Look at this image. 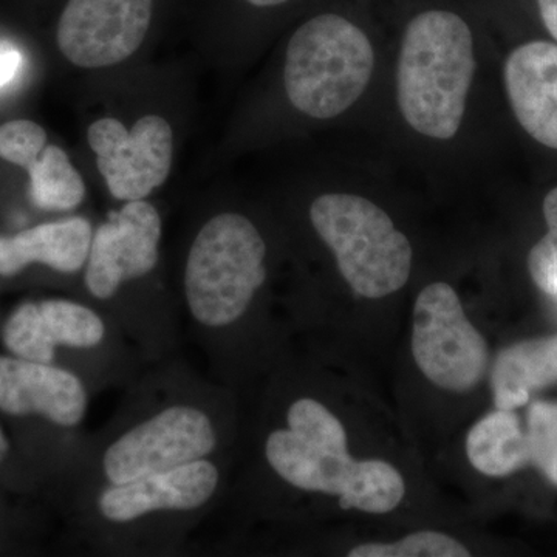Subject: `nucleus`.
Listing matches in <instances>:
<instances>
[{
    "label": "nucleus",
    "mask_w": 557,
    "mask_h": 557,
    "mask_svg": "<svg viewBox=\"0 0 557 557\" xmlns=\"http://www.w3.org/2000/svg\"><path fill=\"white\" fill-rule=\"evenodd\" d=\"M106 336L97 311L69 299L25 300L3 322L0 339L14 357L54 364L58 348H94Z\"/></svg>",
    "instance_id": "obj_11"
},
{
    "label": "nucleus",
    "mask_w": 557,
    "mask_h": 557,
    "mask_svg": "<svg viewBox=\"0 0 557 557\" xmlns=\"http://www.w3.org/2000/svg\"><path fill=\"white\" fill-rule=\"evenodd\" d=\"M552 296H557V273H556L555 282H553Z\"/></svg>",
    "instance_id": "obj_27"
},
{
    "label": "nucleus",
    "mask_w": 557,
    "mask_h": 557,
    "mask_svg": "<svg viewBox=\"0 0 557 557\" xmlns=\"http://www.w3.org/2000/svg\"><path fill=\"white\" fill-rule=\"evenodd\" d=\"M310 220L357 295L381 299L405 287L412 247L373 201L354 194H324L311 203Z\"/></svg>",
    "instance_id": "obj_5"
},
{
    "label": "nucleus",
    "mask_w": 557,
    "mask_h": 557,
    "mask_svg": "<svg viewBox=\"0 0 557 557\" xmlns=\"http://www.w3.org/2000/svg\"><path fill=\"white\" fill-rule=\"evenodd\" d=\"M469 549L456 539L437 533L420 531L395 542V544H364L351 549L350 557H468Z\"/></svg>",
    "instance_id": "obj_19"
},
{
    "label": "nucleus",
    "mask_w": 557,
    "mask_h": 557,
    "mask_svg": "<svg viewBox=\"0 0 557 557\" xmlns=\"http://www.w3.org/2000/svg\"><path fill=\"white\" fill-rule=\"evenodd\" d=\"M467 454L472 467L490 478H504L530 463L527 432L512 410L497 409L474 424Z\"/></svg>",
    "instance_id": "obj_17"
},
{
    "label": "nucleus",
    "mask_w": 557,
    "mask_h": 557,
    "mask_svg": "<svg viewBox=\"0 0 557 557\" xmlns=\"http://www.w3.org/2000/svg\"><path fill=\"white\" fill-rule=\"evenodd\" d=\"M98 171L116 200H145L171 174L174 134L159 115H146L126 129L121 121L101 119L87 131Z\"/></svg>",
    "instance_id": "obj_8"
},
{
    "label": "nucleus",
    "mask_w": 557,
    "mask_h": 557,
    "mask_svg": "<svg viewBox=\"0 0 557 557\" xmlns=\"http://www.w3.org/2000/svg\"><path fill=\"white\" fill-rule=\"evenodd\" d=\"M267 245L251 220L223 212L205 223L185 267L190 314L209 329L244 317L267 277Z\"/></svg>",
    "instance_id": "obj_4"
},
{
    "label": "nucleus",
    "mask_w": 557,
    "mask_h": 557,
    "mask_svg": "<svg viewBox=\"0 0 557 557\" xmlns=\"http://www.w3.org/2000/svg\"><path fill=\"white\" fill-rule=\"evenodd\" d=\"M160 212L145 200L127 201L91 237L84 282L90 295L108 300L121 285L148 276L159 263Z\"/></svg>",
    "instance_id": "obj_10"
},
{
    "label": "nucleus",
    "mask_w": 557,
    "mask_h": 557,
    "mask_svg": "<svg viewBox=\"0 0 557 557\" xmlns=\"http://www.w3.org/2000/svg\"><path fill=\"white\" fill-rule=\"evenodd\" d=\"M530 461L557 485V403H534L528 416Z\"/></svg>",
    "instance_id": "obj_20"
},
{
    "label": "nucleus",
    "mask_w": 557,
    "mask_h": 557,
    "mask_svg": "<svg viewBox=\"0 0 557 557\" xmlns=\"http://www.w3.org/2000/svg\"><path fill=\"white\" fill-rule=\"evenodd\" d=\"M47 146V132L30 120H13L0 126V159L24 168L38 159Z\"/></svg>",
    "instance_id": "obj_21"
},
{
    "label": "nucleus",
    "mask_w": 557,
    "mask_h": 557,
    "mask_svg": "<svg viewBox=\"0 0 557 557\" xmlns=\"http://www.w3.org/2000/svg\"><path fill=\"white\" fill-rule=\"evenodd\" d=\"M10 458L11 443L9 435L5 434V429H3L2 423H0V469L5 467V463H9Z\"/></svg>",
    "instance_id": "obj_25"
},
{
    "label": "nucleus",
    "mask_w": 557,
    "mask_h": 557,
    "mask_svg": "<svg viewBox=\"0 0 557 557\" xmlns=\"http://www.w3.org/2000/svg\"><path fill=\"white\" fill-rule=\"evenodd\" d=\"M215 445L218 435L207 412L170 406L115 440L102 457V471L110 485H123L207 458Z\"/></svg>",
    "instance_id": "obj_7"
},
{
    "label": "nucleus",
    "mask_w": 557,
    "mask_h": 557,
    "mask_svg": "<svg viewBox=\"0 0 557 557\" xmlns=\"http://www.w3.org/2000/svg\"><path fill=\"white\" fill-rule=\"evenodd\" d=\"M537 5L545 27L557 40V0H537Z\"/></svg>",
    "instance_id": "obj_24"
},
{
    "label": "nucleus",
    "mask_w": 557,
    "mask_h": 557,
    "mask_svg": "<svg viewBox=\"0 0 557 557\" xmlns=\"http://www.w3.org/2000/svg\"><path fill=\"white\" fill-rule=\"evenodd\" d=\"M412 354L426 379L446 391L478 386L487 366L486 341L445 282L421 289L413 307Z\"/></svg>",
    "instance_id": "obj_6"
},
{
    "label": "nucleus",
    "mask_w": 557,
    "mask_h": 557,
    "mask_svg": "<svg viewBox=\"0 0 557 557\" xmlns=\"http://www.w3.org/2000/svg\"><path fill=\"white\" fill-rule=\"evenodd\" d=\"M557 381V335L523 341L500 351L493 369L497 409L515 410L530 401L531 394Z\"/></svg>",
    "instance_id": "obj_16"
},
{
    "label": "nucleus",
    "mask_w": 557,
    "mask_h": 557,
    "mask_svg": "<svg viewBox=\"0 0 557 557\" xmlns=\"http://www.w3.org/2000/svg\"><path fill=\"white\" fill-rule=\"evenodd\" d=\"M220 472L207 458L183 467L110 485L98 498L102 518L129 523L152 512L194 511L207 505L218 491Z\"/></svg>",
    "instance_id": "obj_13"
},
{
    "label": "nucleus",
    "mask_w": 557,
    "mask_h": 557,
    "mask_svg": "<svg viewBox=\"0 0 557 557\" xmlns=\"http://www.w3.org/2000/svg\"><path fill=\"white\" fill-rule=\"evenodd\" d=\"M505 84L512 112L530 137L557 149V46L534 40L509 54Z\"/></svg>",
    "instance_id": "obj_14"
},
{
    "label": "nucleus",
    "mask_w": 557,
    "mask_h": 557,
    "mask_svg": "<svg viewBox=\"0 0 557 557\" xmlns=\"http://www.w3.org/2000/svg\"><path fill=\"white\" fill-rule=\"evenodd\" d=\"M27 172L32 203L42 211H73L86 197V183L60 146L47 145Z\"/></svg>",
    "instance_id": "obj_18"
},
{
    "label": "nucleus",
    "mask_w": 557,
    "mask_h": 557,
    "mask_svg": "<svg viewBox=\"0 0 557 557\" xmlns=\"http://www.w3.org/2000/svg\"><path fill=\"white\" fill-rule=\"evenodd\" d=\"M548 233L534 245L528 256V270L542 292L552 295L557 273V188L549 190L544 200Z\"/></svg>",
    "instance_id": "obj_22"
},
{
    "label": "nucleus",
    "mask_w": 557,
    "mask_h": 557,
    "mask_svg": "<svg viewBox=\"0 0 557 557\" xmlns=\"http://www.w3.org/2000/svg\"><path fill=\"white\" fill-rule=\"evenodd\" d=\"M21 64L22 57L17 51H0V87L14 78Z\"/></svg>",
    "instance_id": "obj_23"
},
{
    "label": "nucleus",
    "mask_w": 557,
    "mask_h": 557,
    "mask_svg": "<svg viewBox=\"0 0 557 557\" xmlns=\"http://www.w3.org/2000/svg\"><path fill=\"white\" fill-rule=\"evenodd\" d=\"M83 381L60 366L0 355V413L75 428L87 412Z\"/></svg>",
    "instance_id": "obj_12"
},
{
    "label": "nucleus",
    "mask_w": 557,
    "mask_h": 557,
    "mask_svg": "<svg viewBox=\"0 0 557 557\" xmlns=\"http://www.w3.org/2000/svg\"><path fill=\"white\" fill-rule=\"evenodd\" d=\"M375 54L368 35L338 14H321L289 39L284 84L288 100L311 119L346 112L368 89Z\"/></svg>",
    "instance_id": "obj_3"
},
{
    "label": "nucleus",
    "mask_w": 557,
    "mask_h": 557,
    "mask_svg": "<svg viewBox=\"0 0 557 557\" xmlns=\"http://www.w3.org/2000/svg\"><path fill=\"white\" fill-rule=\"evenodd\" d=\"M245 2L251 3L255 7H276L288 2V0H245Z\"/></svg>",
    "instance_id": "obj_26"
},
{
    "label": "nucleus",
    "mask_w": 557,
    "mask_h": 557,
    "mask_svg": "<svg viewBox=\"0 0 557 557\" xmlns=\"http://www.w3.org/2000/svg\"><path fill=\"white\" fill-rule=\"evenodd\" d=\"M474 42L467 22L432 10L409 22L397 69L398 104L412 129L435 139L457 134L474 76Z\"/></svg>",
    "instance_id": "obj_2"
},
{
    "label": "nucleus",
    "mask_w": 557,
    "mask_h": 557,
    "mask_svg": "<svg viewBox=\"0 0 557 557\" xmlns=\"http://www.w3.org/2000/svg\"><path fill=\"white\" fill-rule=\"evenodd\" d=\"M288 429L271 432L265 454L270 467L289 485L339 496L343 509L384 515L406 493L401 474L383 460H355L338 417L317 399L293 403Z\"/></svg>",
    "instance_id": "obj_1"
},
{
    "label": "nucleus",
    "mask_w": 557,
    "mask_h": 557,
    "mask_svg": "<svg viewBox=\"0 0 557 557\" xmlns=\"http://www.w3.org/2000/svg\"><path fill=\"white\" fill-rule=\"evenodd\" d=\"M94 228L84 218L40 223L0 236V277H14L32 265L72 274L86 267Z\"/></svg>",
    "instance_id": "obj_15"
},
{
    "label": "nucleus",
    "mask_w": 557,
    "mask_h": 557,
    "mask_svg": "<svg viewBox=\"0 0 557 557\" xmlns=\"http://www.w3.org/2000/svg\"><path fill=\"white\" fill-rule=\"evenodd\" d=\"M152 20V0H69L57 42L76 67L104 69L141 47Z\"/></svg>",
    "instance_id": "obj_9"
}]
</instances>
